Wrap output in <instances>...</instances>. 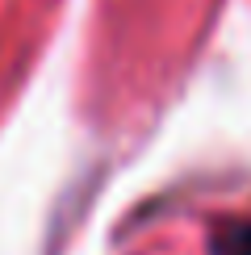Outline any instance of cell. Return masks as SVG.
Returning a JSON list of instances; mask_svg holds the SVG:
<instances>
[{
    "instance_id": "obj_1",
    "label": "cell",
    "mask_w": 251,
    "mask_h": 255,
    "mask_svg": "<svg viewBox=\"0 0 251 255\" xmlns=\"http://www.w3.org/2000/svg\"><path fill=\"white\" fill-rule=\"evenodd\" d=\"M214 255H251V222H230L218 230Z\"/></svg>"
}]
</instances>
